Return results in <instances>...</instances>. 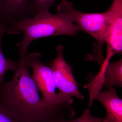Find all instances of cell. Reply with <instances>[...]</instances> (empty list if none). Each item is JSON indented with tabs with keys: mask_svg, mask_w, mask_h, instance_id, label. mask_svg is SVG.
Segmentation results:
<instances>
[{
	"mask_svg": "<svg viewBox=\"0 0 122 122\" xmlns=\"http://www.w3.org/2000/svg\"><path fill=\"white\" fill-rule=\"evenodd\" d=\"M104 118L98 117L94 116L87 108L78 117L74 119H61L54 122H102Z\"/></svg>",
	"mask_w": 122,
	"mask_h": 122,
	"instance_id": "cell-12",
	"label": "cell"
},
{
	"mask_svg": "<svg viewBox=\"0 0 122 122\" xmlns=\"http://www.w3.org/2000/svg\"><path fill=\"white\" fill-rule=\"evenodd\" d=\"M64 48L58 45L56 48L57 55L51 62L55 85L61 103L72 104L74 97L83 100L85 97L79 89V85L75 79L72 67L68 65L63 57Z\"/></svg>",
	"mask_w": 122,
	"mask_h": 122,
	"instance_id": "cell-4",
	"label": "cell"
},
{
	"mask_svg": "<svg viewBox=\"0 0 122 122\" xmlns=\"http://www.w3.org/2000/svg\"><path fill=\"white\" fill-rule=\"evenodd\" d=\"M94 100H98L106 110L107 115L102 122H122V100L114 87L105 92L101 91Z\"/></svg>",
	"mask_w": 122,
	"mask_h": 122,
	"instance_id": "cell-8",
	"label": "cell"
},
{
	"mask_svg": "<svg viewBox=\"0 0 122 122\" xmlns=\"http://www.w3.org/2000/svg\"><path fill=\"white\" fill-rule=\"evenodd\" d=\"M106 91L114 86L122 87V59L109 62L105 69L103 87Z\"/></svg>",
	"mask_w": 122,
	"mask_h": 122,
	"instance_id": "cell-9",
	"label": "cell"
},
{
	"mask_svg": "<svg viewBox=\"0 0 122 122\" xmlns=\"http://www.w3.org/2000/svg\"><path fill=\"white\" fill-rule=\"evenodd\" d=\"M30 0H0V25L6 27L13 22L30 18Z\"/></svg>",
	"mask_w": 122,
	"mask_h": 122,
	"instance_id": "cell-7",
	"label": "cell"
},
{
	"mask_svg": "<svg viewBox=\"0 0 122 122\" xmlns=\"http://www.w3.org/2000/svg\"><path fill=\"white\" fill-rule=\"evenodd\" d=\"M56 0H30L29 5L28 13L30 18L41 11L49 10L55 4Z\"/></svg>",
	"mask_w": 122,
	"mask_h": 122,
	"instance_id": "cell-11",
	"label": "cell"
},
{
	"mask_svg": "<svg viewBox=\"0 0 122 122\" xmlns=\"http://www.w3.org/2000/svg\"><path fill=\"white\" fill-rule=\"evenodd\" d=\"M5 29L4 25H0V86L4 80V76L9 71H15L16 68L17 61L10 58H6L1 49V42Z\"/></svg>",
	"mask_w": 122,
	"mask_h": 122,
	"instance_id": "cell-10",
	"label": "cell"
},
{
	"mask_svg": "<svg viewBox=\"0 0 122 122\" xmlns=\"http://www.w3.org/2000/svg\"><path fill=\"white\" fill-rule=\"evenodd\" d=\"M41 59V55L35 52L20 59L25 65L32 70L31 76L38 91L41 93L44 102L51 106H60L62 104L56 92L57 87L52 69L45 65Z\"/></svg>",
	"mask_w": 122,
	"mask_h": 122,
	"instance_id": "cell-5",
	"label": "cell"
},
{
	"mask_svg": "<svg viewBox=\"0 0 122 122\" xmlns=\"http://www.w3.org/2000/svg\"><path fill=\"white\" fill-rule=\"evenodd\" d=\"M0 122H18L0 103Z\"/></svg>",
	"mask_w": 122,
	"mask_h": 122,
	"instance_id": "cell-13",
	"label": "cell"
},
{
	"mask_svg": "<svg viewBox=\"0 0 122 122\" xmlns=\"http://www.w3.org/2000/svg\"><path fill=\"white\" fill-rule=\"evenodd\" d=\"M66 15L71 21L82 31L91 35L97 41L98 46L96 50L90 55V58L97 62L104 59L102 47L106 43L109 33V20L107 11L100 13H86L74 8L72 2L62 0L57 7Z\"/></svg>",
	"mask_w": 122,
	"mask_h": 122,
	"instance_id": "cell-3",
	"label": "cell"
},
{
	"mask_svg": "<svg viewBox=\"0 0 122 122\" xmlns=\"http://www.w3.org/2000/svg\"><path fill=\"white\" fill-rule=\"evenodd\" d=\"M107 11L109 28L106 42L107 53L113 56L122 52V0H114Z\"/></svg>",
	"mask_w": 122,
	"mask_h": 122,
	"instance_id": "cell-6",
	"label": "cell"
},
{
	"mask_svg": "<svg viewBox=\"0 0 122 122\" xmlns=\"http://www.w3.org/2000/svg\"><path fill=\"white\" fill-rule=\"evenodd\" d=\"M0 103L18 122H54L72 119L75 114L71 104L53 106L46 103L29 68L20 59L11 81L4 79L0 86Z\"/></svg>",
	"mask_w": 122,
	"mask_h": 122,
	"instance_id": "cell-1",
	"label": "cell"
},
{
	"mask_svg": "<svg viewBox=\"0 0 122 122\" xmlns=\"http://www.w3.org/2000/svg\"><path fill=\"white\" fill-rule=\"evenodd\" d=\"M5 32L9 34L22 33V41L16 44L19 51V59L26 55L32 42L39 38L61 35L75 36L80 31L62 11L57 9L53 14L49 10L41 11L32 18L12 22L5 27Z\"/></svg>",
	"mask_w": 122,
	"mask_h": 122,
	"instance_id": "cell-2",
	"label": "cell"
}]
</instances>
